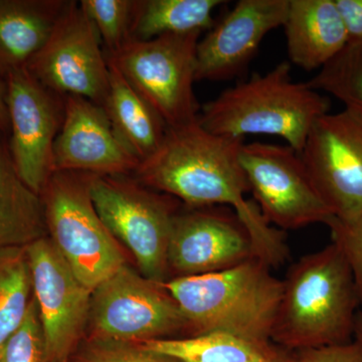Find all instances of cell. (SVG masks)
<instances>
[{
    "mask_svg": "<svg viewBox=\"0 0 362 362\" xmlns=\"http://www.w3.org/2000/svg\"><path fill=\"white\" fill-rule=\"evenodd\" d=\"M0 131L9 135L8 111L6 106V84L4 78H0Z\"/></svg>",
    "mask_w": 362,
    "mask_h": 362,
    "instance_id": "obj_31",
    "label": "cell"
},
{
    "mask_svg": "<svg viewBox=\"0 0 362 362\" xmlns=\"http://www.w3.org/2000/svg\"><path fill=\"white\" fill-rule=\"evenodd\" d=\"M25 249L47 362L69 361L89 323L93 291L78 281L49 237Z\"/></svg>",
    "mask_w": 362,
    "mask_h": 362,
    "instance_id": "obj_13",
    "label": "cell"
},
{
    "mask_svg": "<svg viewBox=\"0 0 362 362\" xmlns=\"http://www.w3.org/2000/svg\"><path fill=\"white\" fill-rule=\"evenodd\" d=\"M161 285L177 303L192 335L220 331L272 342L283 280L261 259H250L216 273L169 279Z\"/></svg>",
    "mask_w": 362,
    "mask_h": 362,
    "instance_id": "obj_3",
    "label": "cell"
},
{
    "mask_svg": "<svg viewBox=\"0 0 362 362\" xmlns=\"http://www.w3.org/2000/svg\"><path fill=\"white\" fill-rule=\"evenodd\" d=\"M240 165L262 216L281 230L327 226L334 214L312 182L301 156L290 146L245 143Z\"/></svg>",
    "mask_w": 362,
    "mask_h": 362,
    "instance_id": "obj_9",
    "label": "cell"
},
{
    "mask_svg": "<svg viewBox=\"0 0 362 362\" xmlns=\"http://www.w3.org/2000/svg\"><path fill=\"white\" fill-rule=\"evenodd\" d=\"M354 335L356 337V341L362 346V311L357 312Z\"/></svg>",
    "mask_w": 362,
    "mask_h": 362,
    "instance_id": "obj_32",
    "label": "cell"
},
{
    "mask_svg": "<svg viewBox=\"0 0 362 362\" xmlns=\"http://www.w3.org/2000/svg\"><path fill=\"white\" fill-rule=\"evenodd\" d=\"M66 4V0H0V78L26 68Z\"/></svg>",
    "mask_w": 362,
    "mask_h": 362,
    "instance_id": "obj_18",
    "label": "cell"
},
{
    "mask_svg": "<svg viewBox=\"0 0 362 362\" xmlns=\"http://www.w3.org/2000/svg\"><path fill=\"white\" fill-rule=\"evenodd\" d=\"M141 344L181 362H270L285 352L272 342L252 341L220 331L150 340Z\"/></svg>",
    "mask_w": 362,
    "mask_h": 362,
    "instance_id": "obj_21",
    "label": "cell"
},
{
    "mask_svg": "<svg viewBox=\"0 0 362 362\" xmlns=\"http://www.w3.org/2000/svg\"><path fill=\"white\" fill-rule=\"evenodd\" d=\"M33 299L25 247L0 250V345L21 327Z\"/></svg>",
    "mask_w": 362,
    "mask_h": 362,
    "instance_id": "obj_23",
    "label": "cell"
},
{
    "mask_svg": "<svg viewBox=\"0 0 362 362\" xmlns=\"http://www.w3.org/2000/svg\"><path fill=\"white\" fill-rule=\"evenodd\" d=\"M359 305L349 262L332 242L288 271L271 341L298 352L350 342Z\"/></svg>",
    "mask_w": 362,
    "mask_h": 362,
    "instance_id": "obj_2",
    "label": "cell"
},
{
    "mask_svg": "<svg viewBox=\"0 0 362 362\" xmlns=\"http://www.w3.org/2000/svg\"><path fill=\"white\" fill-rule=\"evenodd\" d=\"M190 209L173 220L168 279L170 274L180 278L216 273L257 258L246 228L230 207Z\"/></svg>",
    "mask_w": 362,
    "mask_h": 362,
    "instance_id": "obj_14",
    "label": "cell"
},
{
    "mask_svg": "<svg viewBox=\"0 0 362 362\" xmlns=\"http://www.w3.org/2000/svg\"><path fill=\"white\" fill-rule=\"evenodd\" d=\"M135 0H82L78 2L96 28L105 54L120 51L132 40Z\"/></svg>",
    "mask_w": 362,
    "mask_h": 362,
    "instance_id": "obj_25",
    "label": "cell"
},
{
    "mask_svg": "<svg viewBox=\"0 0 362 362\" xmlns=\"http://www.w3.org/2000/svg\"><path fill=\"white\" fill-rule=\"evenodd\" d=\"M289 0H240L201 37L197 81H230L244 75L266 35L281 28Z\"/></svg>",
    "mask_w": 362,
    "mask_h": 362,
    "instance_id": "obj_15",
    "label": "cell"
},
{
    "mask_svg": "<svg viewBox=\"0 0 362 362\" xmlns=\"http://www.w3.org/2000/svg\"><path fill=\"white\" fill-rule=\"evenodd\" d=\"M47 237L42 197L21 178L8 135L0 131V250L25 247Z\"/></svg>",
    "mask_w": 362,
    "mask_h": 362,
    "instance_id": "obj_19",
    "label": "cell"
},
{
    "mask_svg": "<svg viewBox=\"0 0 362 362\" xmlns=\"http://www.w3.org/2000/svg\"><path fill=\"white\" fill-rule=\"evenodd\" d=\"M330 106L320 92L293 80L291 65L282 62L206 102L199 123L218 135L245 139L247 135L277 136L300 154L312 126L329 113Z\"/></svg>",
    "mask_w": 362,
    "mask_h": 362,
    "instance_id": "obj_4",
    "label": "cell"
},
{
    "mask_svg": "<svg viewBox=\"0 0 362 362\" xmlns=\"http://www.w3.org/2000/svg\"><path fill=\"white\" fill-rule=\"evenodd\" d=\"M75 362H181L141 343L112 341L92 338Z\"/></svg>",
    "mask_w": 362,
    "mask_h": 362,
    "instance_id": "obj_27",
    "label": "cell"
},
{
    "mask_svg": "<svg viewBox=\"0 0 362 362\" xmlns=\"http://www.w3.org/2000/svg\"><path fill=\"white\" fill-rule=\"evenodd\" d=\"M201 35L192 33L132 40L115 54H105L168 128L199 120L201 106L194 83Z\"/></svg>",
    "mask_w": 362,
    "mask_h": 362,
    "instance_id": "obj_7",
    "label": "cell"
},
{
    "mask_svg": "<svg viewBox=\"0 0 362 362\" xmlns=\"http://www.w3.org/2000/svg\"><path fill=\"white\" fill-rule=\"evenodd\" d=\"M349 42L362 40V0H335Z\"/></svg>",
    "mask_w": 362,
    "mask_h": 362,
    "instance_id": "obj_30",
    "label": "cell"
},
{
    "mask_svg": "<svg viewBox=\"0 0 362 362\" xmlns=\"http://www.w3.org/2000/svg\"><path fill=\"white\" fill-rule=\"evenodd\" d=\"M0 362H47L44 331L35 297L21 327L0 345Z\"/></svg>",
    "mask_w": 362,
    "mask_h": 362,
    "instance_id": "obj_26",
    "label": "cell"
},
{
    "mask_svg": "<svg viewBox=\"0 0 362 362\" xmlns=\"http://www.w3.org/2000/svg\"><path fill=\"white\" fill-rule=\"evenodd\" d=\"M312 182L340 221L362 213V114L344 108L317 119L301 153Z\"/></svg>",
    "mask_w": 362,
    "mask_h": 362,
    "instance_id": "obj_11",
    "label": "cell"
},
{
    "mask_svg": "<svg viewBox=\"0 0 362 362\" xmlns=\"http://www.w3.org/2000/svg\"><path fill=\"white\" fill-rule=\"evenodd\" d=\"M8 142L26 185L42 194L54 175V146L63 125L65 97L40 84L26 68L7 76Z\"/></svg>",
    "mask_w": 362,
    "mask_h": 362,
    "instance_id": "obj_12",
    "label": "cell"
},
{
    "mask_svg": "<svg viewBox=\"0 0 362 362\" xmlns=\"http://www.w3.org/2000/svg\"><path fill=\"white\" fill-rule=\"evenodd\" d=\"M307 84L332 95L345 108L362 114V40L349 42Z\"/></svg>",
    "mask_w": 362,
    "mask_h": 362,
    "instance_id": "obj_24",
    "label": "cell"
},
{
    "mask_svg": "<svg viewBox=\"0 0 362 362\" xmlns=\"http://www.w3.org/2000/svg\"><path fill=\"white\" fill-rule=\"evenodd\" d=\"M327 226L332 242L340 247L349 262L362 305V213L350 221L334 218Z\"/></svg>",
    "mask_w": 362,
    "mask_h": 362,
    "instance_id": "obj_28",
    "label": "cell"
},
{
    "mask_svg": "<svg viewBox=\"0 0 362 362\" xmlns=\"http://www.w3.org/2000/svg\"><path fill=\"white\" fill-rule=\"evenodd\" d=\"M140 161L119 138L103 107L65 97V114L54 146V171L127 175Z\"/></svg>",
    "mask_w": 362,
    "mask_h": 362,
    "instance_id": "obj_16",
    "label": "cell"
},
{
    "mask_svg": "<svg viewBox=\"0 0 362 362\" xmlns=\"http://www.w3.org/2000/svg\"><path fill=\"white\" fill-rule=\"evenodd\" d=\"M66 362H69V361H66Z\"/></svg>",
    "mask_w": 362,
    "mask_h": 362,
    "instance_id": "obj_34",
    "label": "cell"
},
{
    "mask_svg": "<svg viewBox=\"0 0 362 362\" xmlns=\"http://www.w3.org/2000/svg\"><path fill=\"white\" fill-rule=\"evenodd\" d=\"M298 362H362V346L358 342L319 347L299 351Z\"/></svg>",
    "mask_w": 362,
    "mask_h": 362,
    "instance_id": "obj_29",
    "label": "cell"
},
{
    "mask_svg": "<svg viewBox=\"0 0 362 362\" xmlns=\"http://www.w3.org/2000/svg\"><path fill=\"white\" fill-rule=\"evenodd\" d=\"M88 175L54 173L40 197L47 237L78 281L93 291L126 265V259L95 209Z\"/></svg>",
    "mask_w": 362,
    "mask_h": 362,
    "instance_id": "obj_5",
    "label": "cell"
},
{
    "mask_svg": "<svg viewBox=\"0 0 362 362\" xmlns=\"http://www.w3.org/2000/svg\"><path fill=\"white\" fill-rule=\"evenodd\" d=\"M95 209L109 232L122 243L148 280H168V252L176 201L170 195L146 189L126 175H88Z\"/></svg>",
    "mask_w": 362,
    "mask_h": 362,
    "instance_id": "obj_6",
    "label": "cell"
},
{
    "mask_svg": "<svg viewBox=\"0 0 362 362\" xmlns=\"http://www.w3.org/2000/svg\"><path fill=\"white\" fill-rule=\"evenodd\" d=\"M40 84L61 96L103 107L109 65L96 28L77 1H66L49 39L26 66Z\"/></svg>",
    "mask_w": 362,
    "mask_h": 362,
    "instance_id": "obj_10",
    "label": "cell"
},
{
    "mask_svg": "<svg viewBox=\"0 0 362 362\" xmlns=\"http://www.w3.org/2000/svg\"><path fill=\"white\" fill-rule=\"evenodd\" d=\"M108 65L110 78L104 110L124 144L138 160L144 161L160 147L168 125L118 69L109 62Z\"/></svg>",
    "mask_w": 362,
    "mask_h": 362,
    "instance_id": "obj_20",
    "label": "cell"
},
{
    "mask_svg": "<svg viewBox=\"0 0 362 362\" xmlns=\"http://www.w3.org/2000/svg\"><path fill=\"white\" fill-rule=\"evenodd\" d=\"M270 362H298L296 356H290L287 352H284L282 356L278 357V358L274 359Z\"/></svg>",
    "mask_w": 362,
    "mask_h": 362,
    "instance_id": "obj_33",
    "label": "cell"
},
{
    "mask_svg": "<svg viewBox=\"0 0 362 362\" xmlns=\"http://www.w3.org/2000/svg\"><path fill=\"white\" fill-rule=\"evenodd\" d=\"M245 143L209 132L199 120L168 128L160 147L134 173L142 185L188 207H230L246 226L259 209L246 197L250 188L240 160Z\"/></svg>",
    "mask_w": 362,
    "mask_h": 362,
    "instance_id": "obj_1",
    "label": "cell"
},
{
    "mask_svg": "<svg viewBox=\"0 0 362 362\" xmlns=\"http://www.w3.org/2000/svg\"><path fill=\"white\" fill-rule=\"evenodd\" d=\"M225 4L223 0H136L131 37L144 42L160 35L202 33L213 28L214 11Z\"/></svg>",
    "mask_w": 362,
    "mask_h": 362,
    "instance_id": "obj_22",
    "label": "cell"
},
{
    "mask_svg": "<svg viewBox=\"0 0 362 362\" xmlns=\"http://www.w3.org/2000/svg\"><path fill=\"white\" fill-rule=\"evenodd\" d=\"M283 28L290 62L307 71L322 69L349 42L335 0H289Z\"/></svg>",
    "mask_w": 362,
    "mask_h": 362,
    "instance_id": "obj_17",
    "label": "cell"
},
{
    "mask_svg": "<svg viewBox=\"0 0 362 362\" xmlns=\"http://www.w3.org/2000/svg\"><path fill=\"white\" fill-rule=\"evenodd\" d=\"M89 323L93 337L144 343L173 338L188 325L161 283L124 265L92 292Z\"/></svg>",
    "mask_w": 362,
    "mask_h": 362,
    "instance_id": "obj_8",
    "label": "cell"
}]
</instances>
